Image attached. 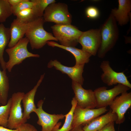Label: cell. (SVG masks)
Returning a JSON list of instances; mask_svg holds the SVG:
<instances>
[{
    "instance_id": "6da1fadb",
    "label": "cell",
    "mask_w": 131,
    "mask_h": 131,
    "mask_svg": "<svg viewBox=\"0 0 131 131\" xmlns=\"http://www.w3.org/2000/svg\"><path fill=\"white\" fill-rule=\"evenodd\" d=\"M100 28L101 41L97 54L99 58H102L115 45L118 38L119 31L117 22L111 14Z\"/></svg>"
},
{
    "instance_id": "7a4b0ae2",
    "label": "cell",
    "mask_w": 131,
    "mask_h": 131,
    "mask_svg": "<svg viewBox=\"0 0 131 131\" xmlns=\"http://www.w3.org/2000/svg\"><path fill=\"white\" fill-rule=\"evenodd\" d=\"M29 42L26 37L23 38L14 46L6 49L9 57L6 63V68L8 72H11L14 66L21 64L27 58L40 57L39 55L33 54L28 50L27 46Z\"/></svg>"
},
{
    "instance_id": "3957f363",
    "label": "cell",
    "mask_w": 131,
    "mask_h": 131,
    "mask_svg": "<svg viewBox=\"0 0 131 131\" xmlns=\"http://www.w3.org/2000/svg\"><path fill=\"white\" fill-rule=\"evenodd\" d=\"M51 28L54 36L59 42L60 44L66 47H75L82 32L71 24H56Z\"/></svg>"
},
{
    "instance_id": "277c9868",
    "label": "cell",
    "mask_w": 131,
    "mask_h": 131,
    "mask_svg": "<svg viewBox=\"0 0 131 131\" xmlns=\"http://www.w3.org/2000/svg\"><path fill=\"white\" fill-rule=\"evenodd\" d=\"M43 17L45 22H53L56 25H70L71 15L66 4L54 3L49 5L45 9Z\"/></svg>"
},
{
    "instance_id": "5b68a950",
    "label": "cell",
    "mask_w": 131,
    "mask_h": 131,
    "mask_svg": "<svg viewBox=\"0 0 131 131\" xmlns=\"http://www.w3.org/2000/svg\"><path fill=\"white\" fill-rule=\"evenodd\" d=\"M107 89L106 87L103 86L98 88L94 91L97 102L96 108L109 106L118 95L127 92L131 88L118 84L111 89Z\"/></svg>"
},
{
    "instance_id": "8992f818",
    "label": "cell",
    "mask_w": 131,
    "mask_h": 131,
    "mask_svg": "<svg viewBox=\"0 0 131 131\" xmlns=\"http://www.w3.org/2000/svg\"><path fill=\"white\" fill-rule=\"evenodd\" d=\"M44 22L43 18L33 29L25 35L29 40L32 49L42 48L50 40L58 41L51 33L44 29L43 25Z\"/></svg>"
},
{
    "instance_id": "52a82bcc",
    "label": "cell",
    "mask_w": 131,
    "mask_h": 131,
    "mask_svg": "<svg viewBox=\"0 0 131 131\" xmlns=\"http://www.w3.org/2000/svg\"><path fill=\"white\" fill-rule=\"evenodd\" d=\"M43 19L42 17L27 22H22L16 18L14 19L9 28L11 37L8 45L9 48L15 46L26 33L33 29Z\"/></svg>"
},
{
    "instance_id": "ba28073f",
    "label": "cell",
    "mask_w": 131,
    "mask_h": 131,
    "mask_svg": "<svg viewBox=\"0 0 131 131\" xmlns=\"http://www.w3.org/2000/svg\"><path fill=\"white\" fill-rule=\"evenodd\" d=\"M101 36L100 28L91 29L82 32L78 40L82 49L92 56H95L100 45Z\"/></svg>"
},
{
    "instance_id": "9c48e42d",
    "label": "cell",
    "mask_w": 131,
    "mask_h": 131,
    "mask_svg": "<svg viewBox=\"0 0 131 131\" xmlns=\"http://www.w3.org/2000/svg\"><path fill=\"white\" fill-rule=\"evenodd\" d=\"M25 94L24 92H19L14 93L12 95L7 127L9 129H16L21 124L26 122L23 118L21 105Z\"/></svg>"
},
{
    "instance_id": "30bf717a",
    "label": "cell",
    "mask_w": 131,
    "mask_h": 131,
    "mask_svg": "<svg viewBox=\"0 0 131 131\" xmlns=\"http://www.w3.org/2000/svg\"><path fill=\"white\" fill-rule=\"evenodd\" d=\"M72 87L77 101L76 106L83 108L94 109L97 106V102L94 91L86 90L82 85L73 81Z\"/></svg>"
},
{
    "instance_id": "8fae6325",
    "label": "cell",
    "mask_w": 131,
    "mask_h": 131,
    "mask_svg": "<svg viewBox=\"0 0 131 131\" xmlns=\"http://www.w3.org/2000/svg\"><path fill=\"white\" fill-rule=\"evenodd\" d=\"M100 67L103 72L101 78L104 83L108 86L120 84L131 88V84L123 72H117L114 70L108 61H102Z\"/></svg>"
},
{
    "instance_id": "7c38bea8",
    "label": "cell",
    "mask_w": 131,
    "mask_h": 131,
    "mask_svg": "<svg viewBox=\"0 0 131 131\" xmlns=\"http://www.w3.org/2000/svg\"><path fill=\"white\" fill-rule=\"evenodd\" d=\"M43 101H39L37 104V108L33 110L38 117L37 124L42 127L41 131H52L59 121L65 118L63 114H51L45 112L42 108Z\"/></svg>"
},
{
    "instance_id": "4fadbf2b",
    "label": "cell",
    "mask_w": 131,
    "mask_h": 131,
    "mask_svg": "<svg viewBox=\"0 0 131 131\" xmlns=\"http://www.w3.org/2000/svg\"><path fill=\"white\" fill-rule=\"evenodd\" d=\"M106 107L96 109L83 108L76 106L74 112L72 129L83 126L107 111Z\"/></svg>"
},
{
    "instance_id": "5bb4252c",
    "label": "cell",
    "mask_w": 131,
    "mask_h": 131,
    "mask_svg": "<svg viewBox=\"0 0 131 131\" xmlns=\"http://www.w3.org/2000/svg\"><path fill=\"white\" fill-rule=\"evenodd\" d=\"M109 106L112 112L117 115L116 123L120 124L123 123L125 119V114L131 107V92H124L120 96H117Z\"/></svg>"
},
{
    "instance_id": "9a60e30c",
    "label": "cell",
    "mask_w": 131,
    "mask_h": 131,
    "mask_svg": "<svg viewBox=\"0 0 131 131\" xmlns=\"http://www.w3.org/2000/svg\"><path fill=\"white\" fill-rule=\"evenodd\" d=\"M84 65H74L68 67L62 64L57 60H51L48 63L47 67L50 68L54 67L63 74H67L72 81L76 82L82 85L84 79L82 76Z\"/></svg>"
},
{
    "instance_id": "2e32d148",
    "label": "cell",
    "mask_w": 131,
    "mask_h": 131,
    "mask_svg": "<svg viewBox=\"0 0 131 131\" xmlns=\"http://www.w3.org/2000/svg\"><path fill=\"white\" fill-rule=\"evenodd\" d=\"M45 75L44 73L41 75L36 84L31 90L25 94L22 98V101L24 108L23 118L26 122L27 119L30 118V114L33 112V110L36 108L34 102L35 96L38 88L44 78Z\"/></svg>"
},
{
    "instance_id": "e0dca14e",
    "label": "cell",
    "mask_w": 131,
    "mask_h": 131,
    "mask_svg": "<svg viewBox=\"0 0 131 131\" xmlns=\"http://www.w3.org/2000/svg\"><path fill=\"white\" fill-rule=\"evenodd\" d=\"M117 8L112 9L111 14L119 25L123 26L127 24L129 21L131 11V1L119 0Z\"/></svg>"
},
{
    "instance_id": "ac0fdd59",
    "label": "cell",
    "mask_w": 131,
    "mask_h": 131,
    "mask_svg": "<svg viewBox=\"0 0 131 131\" xmlns=\"http://www.w3.org/2000/svg\"><path fill=\"white\" fill-rule=\"evenodd\" d=\"M117 118L116 114L110 109L106 114L99 116L83 125L82 128L84 131H97L110 122H115Z\"/></svg>"
},
{
    "instance_id": "d6986e66",
    "label": "cell",
    "mask_w": 131,
    "mask_h": 131,
    "mask_svg": "<svg viewBox=\"0 0 131 131\" xmlns=\"http://www.w3.org/2000/svg\"><path fill=\"white\" fill-rule=\"evenodd\" d=\"M47 44L49 46L53 47H58L70 52L75 57V65L76 66L84 65L85 64L88 63L90 61V57L92 56L89 53L75 47L65 46L56 42L51 41H48Z\"/></svg>"
},
{
    "instance_id": "ffe728a7",
    "label": "cell",
    "mask_w": 131,
    "mask_h": 131,
    "mask_svg": "<svg viewBox=\"0 0 131 131\" xmlns=\"http://www.w3.org/2000/svg\"><path fill=\"white\" fill-rule=\"evenodd\" d=\"M11 35L9 28L0 23V64L3 70H6V62L4 61L3 54L4 49L10 41Z\"/></svg>"
},
{
    "instance_id": "44dd1931",
    "label": "cell",
    "mask_w": 131,
    "mask_h": 131,
    "mask_svg": "<svg viewBox=\"0 0 131 131\" xmlns=\"http://www.w3.org/2000/svg\"><path fill=\"white\" fill-rule=\"evenodd\" d=\"M43 15L35 3L33 7L21 10L15 16H16V19L22 22H27L42 17Z\"/></svg>"
},
{
    "instance_id": "7402d4cb",
    "label": "cell",
    "mask_w": 131,
    "mask_h": 131,
    "mask_svg": "<svg viewBox=\"0 0 131 131\" xmlns=\"http://www.w3.org/2000/svg\"><path fill=\"white\" fill-rule=\"evenodd\" d=\"M9 89V80L6 70L0 69V103L2 105L7 103Z\"/></svg>"
},
{
    "instance_id": "603a6c76",
    "label": "cell",
    "mask_w": 131,
    "mask_h": 131,
    "mask_svg": "<svg viewBox=\"0 0 131 131\" xmlns=\"http://www.w3.org/2000/svg\"><path fill=\"white\" fill-rule=\"evenodd\" d=\"M71 104L72 106L70 110L67 114L65 115V119L63 125L59 128L61 123L58 122L54 126L52 131H69L71 129L74 112L77 105V101L74 97L71 101Z\"/></svg>"
},
{
    "instance_id": "cb8c5ba5",
    "label": "cell",
    "mask_w": 131,
    "mask_h": 131,
    "mask_svg": "<svg viewBox=\"0 0 131 131\" xmlns=\"http://www.w3.org/2000/svg\"><path fill=\"white\" fill-rule=\"evenodd\" d=\"M12 14V6L8 0H0V23L5 22Z\"/></svg>"
},
{
    "instance_id": "d4e9b609",
    "label": "cell",
    "mask_w": 131,
    "mask_h": 131,
    "mask_svg": "<svg viewBox=\"0 0 131 131\" xmlns=\"http://www.w3.org/2000/svg\"><path fill=\"white\" fill-rule=\"evenodd\" d=\"M11 104L10 98L6 105L0 106V126L5 128L7 127Z\"/></svg>"
},
{
    "instance_id": "484cf974",
    "label": "cell",
    "mask_w": 131,
    "mask_h": 131,
    "mask_svg": "<svg viewBox=\"0 0 131 131\" xmlns=\"http://www.w3.org/2000/svg\"><path fill=\"white\" fill-rule=\"evenodd\" d=\"M35 3L32 0H26L17 5L12 6L13 14L15 15L18 12L24 9L33 7Z\"/></svg>"
},
{
    "instance_id": "4316f807",
    "label": "cell",
    "mask_w": 131,
    "mask_h": 131,
    "mask_svg": "<svg viewBox=\"0 0 131 131\" xmlns=\"http://www.w3.org/2000/svg\"><path fill=\"white\" fill-rule=\"evenodd\" d=\"M85 13L88 17L91 19L98 18L100 15L98 9L94 6H90L87 7L86 9Z\"/></svg>"
},
{
    "instance_id": "83f0119b",
    "label": "cell",
    "mask_w": 131,
    "mask_h": 131,
    "mask_svg": "<svg viewBox=\"0 0 131 131\" xmlns=\"http://www.w3.org/2000/svg\"><path fill=\"white\" fill-rule=\"evenodd\" d=\"M32 0L36 3L40 12L43 14L45 9L49 5L56 2L55 0Z\"/></svg>"
},
{
    "instance_id": "f1b7e54d",
    "label": "cell",
    "mask_w": 131,
    "mask_h": 131,
    "mask_svg": "<svg viewBox=\"0 0 131 131\" xmlns=\"http://www.w3.org/2000/svg\"><path fill=\"white\" fill-rule=\"evenodd\" d=\"M17 129L18 131H38L34 126L26 123L21 124Z\"/></svg>"
},
{
    "instance_id": "f546056e",
    "label": "cell",
    "mask_w": 131,
    "mask_h": 131,
    "mask_svg": "<svg viewBox=\"0 0 131 131\" xmlns=\"http://www.w3.org/2000/svg\"><path fill=\"white\" fill-rule=\"evenodd\" d=\"M115 122H110L97 131H115L114 127Z\"/></svg>"
},
{
    "instance_id": "4dcf8cb0",
    "label": "cell",
    "mask_w": 131,
    "mask_h": 131,
    "mask_svg": "<svg viewBox=\"0 0 131 131\" xmlns=\"http://www.w3.org/2000/svg\"><path fill=\"white\" fill-rule=\"evenodd\" d=\"M26 0H8V1L12 6H16L20 3Z\"/></svg>"
},
{
    "instance_id": "1f68e13d",
    "label": "cell",
    "mask_w": 131,
    "mask_h": 131,
    "mask_svg": "<svg viewBox=\"0 0 131 131\" xmlns=\"http://www.w3.org/2000/svg\"><path fill=\"white\" fill-rule=\"evenodd\" d=\"M82 127L83 125H80L72 128L69 131H84Z\"/></svg>"
},
{
    "instance_id": "d6a6232c",
    "label": "cell",
    "mask_w": 131,
    "mask_h": 131,
    "mask_svg": "<svg viewBox=\"0 0 131 131\" xmlns=\"http://www.w3.org/2000/svg\"><path fill=\"white\" fill-rule=\"evenodd\" d=\"M0 131H18L17 129H12L0 126Z\"/></svg>"
}]
</instances>
